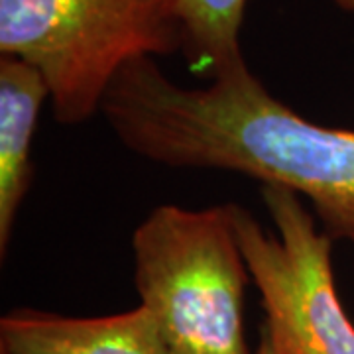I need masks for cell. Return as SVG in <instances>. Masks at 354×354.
Wrapping results in <instances>:
<instances>
[{"label":"cell","instance_id":"1","mask_svg":"<svg viewBox=\"0 0 354 354\" xmlns=\"http://www.w3.org/2000/svg\"><path fill=\"white\" fill-rule=\"evenodd\" d=\"M101 114L140 158L286 187L311 205L325 232L354 244V128L299 116L246 59L207 87L177 85L153 57L136 59L116 75Z\"/></svg>","mask_w":354,"mask_h":354},{"label":"cell","instance_id":"2","mask_svg":"<svg viewBox=\"0 0 354 354\" xmlns=\"http://www.w3.org/2000/svg\"><path fill=\"white\" fill-rule=\"evenodd\" d=\"M134 286L169 354H252L244 299L252 281L230 203L160 205L132 234Z\"/></svg>","mask_w":354,"mask_h":354},{"label":"cell","instance_id":"3","mask_svg":"<svg viewBox=\"0 0 354 354\" xmlns=\"http://www.w3.org/2000/svg\"><path fill=\"white\" fill-rule=\"evenodd\" d=\"M181 48L169 0H0V55L38 69L65 127L101 113L128 64Z\"/></svg>","mask_w":354,"mask_h":354},{"label":"cell","instance_id":"4","mask_svg":"<svg viewBox=\"0 0 354 354\" xmlns=\"http://www.w3.org/2000/svg\"><path fill=\"white\" fill-rule=\"evenodd\" d=\"M274 228L236 203L232 223L242 254L262 295L264 327L283 354H354V325L333 274V236L317 228L293 191L262 185Z\"/></svg>","mask_w":354,"mask_h":354},{"label":"cell","instance_id":"5","mask_svg":"<svg viewBox=\"0 0 354 354\" xmlns=\"http://www.w3.org/2000/svg\"><path fill=\"white\" fill-rule=\"evenodd\" d=\"M2 354H169L152 315L138 305L124 313L65 317L16 309L0 319Z\"/></svg>","mask_w":354,"mask_h":354},{"label":"cell","instance_id":"6","mask_svg":"<svg viewBox=\"0 0 354 354\" xmlns=\"http://www.w3.org/2000/svg\"><path fill=\"white\" fill-rule=\"evenodd\" d=\"M50 88L38 69L0 57V256L10 248L14 225L32 181V142Z\"/></svg>","mask_w":354,"mask_h":354},{"label":"cell","instance_id":"7","mask_svg":"<svg viewBox=\"0 0 354 354\" xmlns=\"http://www.w3.org/2000/svg\"><path fill=\"white\" fill-rule=\"evenodd\" d=\"M191 64L218 75L244 62L241 28L248 0H169Z\"/></svg>","mask_w":354,"mask_h":354},{"label":"cell","instance_id":"8","mask_svg":"<svg viewBox=\"0 0 354 354\" xmlns=\"http://www.w3.org/2000/svg\"><path fill=\"white\" fill-rule=\"evenodd\" d=\"M256 354H283L278 348V344L274 342L272 335L268 333L266 327H262V333H260V344H258V351Z\"/></svg>","mask_w":354,"mask_h":354},{"label":"cell","instance_id":"9","mask_svg":"<svg viewBox=\"0 0 354 354\" xmlns=\"http://www.w3.org/2000/svg\"><path fill=\"white\" fill-rule=\"evenodd\" d=\"M333 2L346 12H354V0H333Z\"/></svg>","mask_w":354,"mask_h":354}]
</instances>
